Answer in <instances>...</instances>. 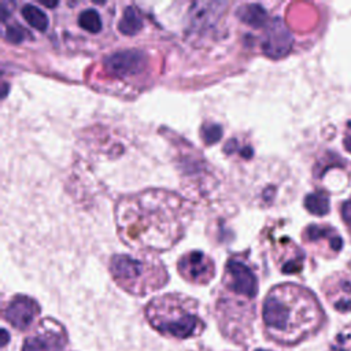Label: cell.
Masks as SVG:
<instances>
[{"label":"cell","instance_id":"obj_1","mask_svg":"<svg viewBox=\"0 0 351 351\" xmlns=\"http://www.w3.org/2000/svg\"><path fill=\"white\" fill-rule=\"evenodd\" d=\"M191 218V204L180 195L160 188L123 196L115 206L118 236L140 252L171 248L185 234Z\"/></svg>","mask_w":351,"mask_h":351},{"label":"cell","instance_id":"obj_2","mask_svg":"<svg viewBox=\"0 0 351 351\" xmlns=\"http://www.w3.org/2000/svg\"><path fill=\"white\" fill-rule=\"evenodd\" d=\"M322 307L306 287L285 282L273 287L263 302L262 318L276 343L295 346L314 335L324 322Z\"/></svg>","mask_w":351,"mask_h":351},{"label":"cell","instance_id":"obj_3","mask_svg":"<svg viewBox=\"0 0 351 351\" xmlns=\"http://www.w3.org/2000/svg\"><path fill=\"white\" fill-rule=\"evenodd\" d=\"M145 318L155 330L176 339H189L204 330L197 300L182 293L151 299L145 306Z\"/></svg>","mask_w":351,"mask_h":351},{"label":"cell","instance_id":"obj_4","mask_svg":"<svg viewBox=\"0 0 351 351\" xmlns=\"http://www.w3.org/2000/svg\"><path fill=\"white\" fill-rule=\"evenodd\" d=\"M108 267L118 287L134 296L156 291L169 280L165 265L151 252L117 254L111 258Z\"/></svg>","mask_w":351,"mask_h":351},{"label":"cell","instance_id":"obj_5","mask_svg":"<svg viewBox=\"0 0 351 351\" xmlns=\"http://www.w3.org/2000/svg\"><path fill=\"white\" fill-rule=\"evenodd\" d=\"M256 293L258 278L251 266L240 259H229L223 270L221 296L234 302L254 304Z\"/></svg>","mask_w":351,"mask_h":351},{"label":"cell","instance_id":"obj_6","mask_svg":"<svg viewBox=\"0 0 351 351\" xmlns=\"http://www.w3.org/2000/svg\"><path fill=\"white\" fill-rule=\"evenodd\" d=\"M302 239L314 252L324 258L336 256L343 247V239L339 232L326 223H311L306 226L302 232Z\"/></svg>","mask_w":351,"mask_h":351},{"label":"cell","instance_id":"obj_7","mask_svg":"<svg viewBox=\"0 0 351 351\" xmlns=\"http://www.w3.org/2000/svg\"><path fill=\"white\" fill-rule=\"evenodd\" d=\"M181 277L195 285H206L215 276L214 261L202 251H189L184 254L177 263Z\"/></svg>","mask_w":351,"mask_h":351},{"label":"cell","instance_id":"obj_8","mask_svg":"<svg viewBox=\"0 0 351 351\" xmlns=\"http://www.w3.org/2000/svg\"><path fill=\"white\" fill-rule=\"evenodd\" d=\"M64 341L66 335L63 328L52 319H45L26 337L22 351H59Z\"/></svg>","mask_w":351,"mask_h":351},{"label":"cell","instance_id":"obj_9","mask_svg":"<svg viewBox=\"0 0 351 351\" xmlns=\"http://www.w3.org/2000/svg\"><path fill=\"white\" fill-rule=\"evenodd\" d=\"M103 66L111 75L126 78L143 73L147 66V60L141 51L125 49L106 58L103 60Z\"/></svg>","mask_w":351,"mask_h":351},{"label":"cell","instance_id":"obj_10","mask_svg":"<svg viewBox=\"0 0 351 351\" xmlns=\"http://www.w3.org/2000/svg\"><path fill=\"white\" fill-rule=\"evenodd\" d=\"M292 48V36L280 18L269 22L262 41L263 52L274 59L285 56Z\"/></svg>","mask_w":351,"mask_h":351},{"label":"cell","instance_id":"obj_11","mask_svg":"<svg viewBox=\"0 0 351 351\" xmlns=\"http://www.w3.org/2000/svg\"><path fill=\"white\" fill-rule=\"evenodd\" d=\"M38 314V303L26 295L14 296L4 310L5 319L16 329H26L30 326Z\"/></svg>","mask_w":351,"mask_h":351},{"label":"cell","instance_id":"obj_12","mask_svg":"<svg viewBox=\"0 0 351 351\" xmlns=\"http://www.w3.org/2000/svg\"><path fill=\"white\" fill-rule=\"evenodd\" d=\"M322 291L330 306L339 313H351V280L343 273H335L324 281Z\"/></svg>","mask_w":351,"mask_h":351},{"label":"cell","instance_id":"obj_13","mask_svg":"<svg viewBox=\"0 0 351 351\" xmlns=\"http://www.w3.org/2000/svg\"><path fill=\"white\" fill-rule=\"evenodd\" d=\"M278 266L282 273L287 274H293L299 273L303 269V261H304V254L303 251L292 243L289 239L281 240V245L278 248Z\"/></svg>","mask_w":351,"mask_h":351},{"label":"cell","instance_id":"obj_14","mask_svg":"<svg viewBox=\"0 0 351 351\" xmlns=\"http://www.w3.org/2000/svg\"><path fill=\"white\" fill-rule=\"evenodd\" d=\"M77 25L81 30L89 34H99L103 32V16L97 8H84L77 15Z\"/></svg>","mask_w":351,"mask_h":351},{"label":"cell","instance_id":"obj_15","mask_svg":"<svg viewBox=\"0 0 351 351\" xmlns=\"http://www.w3.org/2000/svg\"><path fill=\"white\" fill-rule=\"evenodd\" d=\"M143 27V18L138 12V10L136 7H128L125 8L123 14H122V18L118 23V29L122 34H126V36H132V34H136L141 30Z\"/></svg>","mask_w":351,"mask_h":351},{"label":"cell","instance_id":"obj_16","mask_svg":"<svg viewBox=\"0 0 351 351\" xmlns=\"http://www.w3.org/2000/svg\"><path fill=\"white\" fill-rule=\"evenodd\" d=\"M304 207L313 215H317V217L326 215L330 207L328 193L322 191H315L313 193H308L304 197Z\"/></svg>","mask_w":351,"mask_h":351},{"label":"cell","instance_id":"obj_17","mask_svg":"<svg viewBox=\"0 0 351 351\" xmlns=\"http://www.w3.org/2000/svg\"><path fill=\"white\" fill-rule=\"evenodd\" d=\"M21 14H22L23 19L32 27H34L36 30L44 33L48 29V16H47V14L43 10H40L38 7H36L34 4H30V3L23 4V7L21 10Z\"/></svg>","mask_w":351,"mask_h":351},{"label":"cell","instance_id":"obj_18","mask_svg":"<svg viewBox=\"0 0 351 351\" xmlns=\"http://www.w3.org/2000/svg\"><path fill=\"white\" fill-rule=\"evenodd\" d=\"M239 18L252 26V27H261L266 23V19H267V15H266V11L258 5V4H247V5H243L239 12H237Z\"/></svg>","mask_w":351,"mask_h":351},{"label":"cell","instance_id":"obj_19","mask_svg":"<svg viewBox=\"0 0 351 351\" xmlns=\"http://www.w3.org/2000/svg\"><path fill=\"white\" fill-rule=\"evenodd\" d=\"M203 140L206 141V144H214L215 141H218L222 136L221 128L218 125H207L203 132H202Z\"/></svg>","mask_w":351,"mask_h":351},{"label":"cell","instance_id":"obj_20","mask_svg":"<svg viewBox=\"0 0 351 351\" xmlns=\"http://www.w3.org/2000/svg\"><path fill=\"white\" fill-rule=\"evenodd\" d=\"M340 214H341L343 222H344V225L347 226L348 233H350V236H351V196H350L348 200H346V202L341 204Z\"/></svg>","mask_w":351,"mask_h":351},{"label":"cell","instance_id":"obj_21","mask_svg":"<svg viewBox=\"0 0 351 351\" xmlns=\"http://www.w3.org/2000/svg\"><path fill=\"white\" fill-rule=\"evenodd\" d=\"M343 145H344L346 151L351 154V133H348V134L344 137V140H343Z\"/></svg>","mask_w":351,"mask_h":351},{"label":"cell","instance_id":"obj_22","mask_svg":"<svg viewBox=\"0 0 351 351\" xmlns=\"http://www.w3.org/2000/svg\"><path fill=\"white\" fill-rule=\"evenodd\" d=\"M7 339H8V335H7V332H5V330H3V341H1V344H3V346H5Z\"/></svg>","mask_w":351,"mask_h":351},{"label":"cell","instance_id":"obj_23","mask_svg":"<svg viewBox=\"0 0 351 351\" xmlns=\"http://www.w3.org/2000/svg\"><path fill=\"white\" fill-rule=\"evenodd\" d=\"M255 351H267V350H255Z\"/></svg>","mask_w":351,"mask_h":351}]
</instances>
